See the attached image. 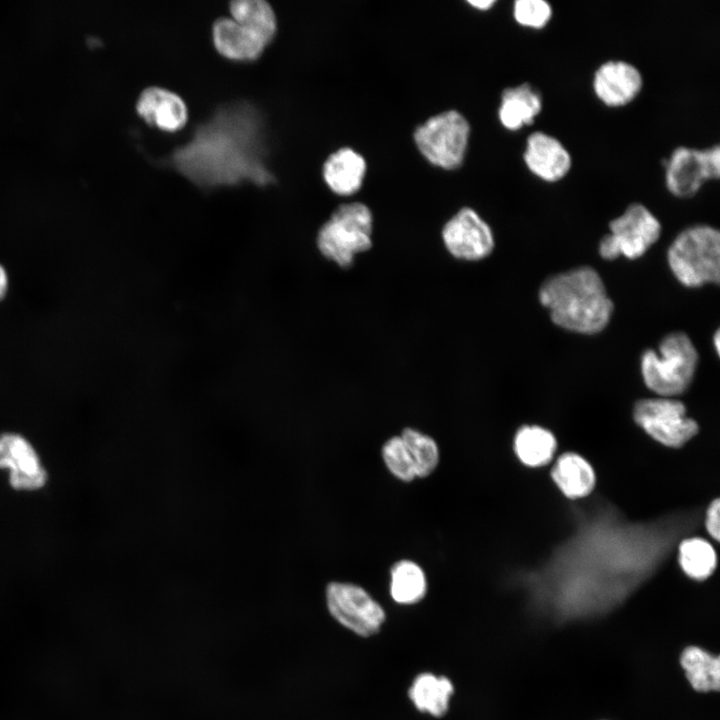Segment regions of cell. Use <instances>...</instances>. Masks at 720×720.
I'll return each instance as SVG.
<instances>
[{"label":"cell","mask_w":720,"mask_h":720,"mask_svg":"<svg viewBox=\"0 0 720 720\" xmlns=\"http://www.w3.org/2000/svg\"><path fill=\"white\" fill-rule=\"evenodd\" d=\"M600 512L585 519L538 574L537 598L558 619L614 608L654 571L675 539L663 524L633 525Z\"/></svg>","instance_id":"cell-1"},{"label":"cell","mask_w":720,"mask_h":720,"mask_svg":"<svg viewBox=\"0 0 720 720\" xmlns=\"http://www.w3.org/2000/svg\"><path fill=\"white\" fill-rule=\"evenodd\" d=\"M540 303L557 326L579 334H596L609 323L613 302L602 278L589 266L573 268L546 279Z\"/></svg>","instance_id":"cell-2"},{"label":"cell","mask_w":720,"mask_h":720,"mask_svg":"<svg viewBox=\"0 0 720 720\" xmlns=\"http://www.w3.org/2000/svg\"><path fill=\"white\" fill-rule=\"evenodd\" d=\"M373 224V213L365 203H342L319 228L317 249L338 267L349 268L356 256L372 248Z\"/></svg>","instance_id":"cell-3"},{"label":"cell","mask_w":720,"mask_h":720,"mask_svg":"<svg viewBox=\"0 0 720 720\" xmlns=\"http://www.w3.org/2000/svg\"><path fill=\"white\" fill-rule=\"evenodd\" d=\"M675 278L696 288L720 280V232L708 224H694L680 231L667 252Z\"/></svg>","instance_id":"cell-4"},{"label":"cell","mask_w":720,"mask_h":720,"mask_svg":"<svg viewBox=\"0 0 720 720\" xmlns=\"http://www.w3.org/2000/svg\"><path fill=\"white\" fill-rule=\"evenodd\" d=\"M698 363L697 350L683 332L666 335L658 350H646L641 356V374L647 388L660 397L682 394L691 384Z\"/></svg>","instance_id":"cell-5"},{"label":"cell","mask_w":720,"mask_h":720,"mask_svg":"<svg viewBox=\"0 0 720 720\" xmlns=\"http://www.w3.org/2000/svg\"><path fill=\"white\" fill-rule=\"evenodd\" d=\"M470 124L457 110H446L418 125L413 139L418 151L432 165L454 170L465 158Z\"/></svg>","instance_id":"cell-6"},{"label":"cell","mask_w":720,"mask_h":720,"mask_svg":"<svg viewBox=\"0 0 720 720\" xmlns=\"http://www.w3.org/2000/svg\"><path fill=\"white\" fill-rule=\"evenodd\" d=\"M608 227L610 232L599 243V254L605 260L640 258L658 241L662 231L659 219L640 202L630 203Z\"/></svg>","instance_id":"cell-7"},{"label":"cell","mask_w":720,"mask_h":720,"mask_svg":"<svg viewBox=\"0 0 720 720\" xmlns=\"http://www.w3.org/2000/svg\"><path fill=\"white\" fill-rule=\"evenodd\" d=\"M720 177V147L676 146L664 161V186L678 199L696 196L703 186Z\"/></svg>","instance_id":"cell-8"},{"label":"cell","mask_w":720,"mask_h":720,"mask_svg":"<svg viewBox=\"0 0 720 720\" xmlns=\"http://www.w3.org/2000/svg\"><path fill=\"white\" fill-rule=\"evenodd\" d=\"M633 418L650 437L671 448L683 446L698 432L685 405L674 398L641 399L634 405Z\"/></svg>","instance_id":"cell-9"},{"label":"cell","mask_w":720,"mask_h":720,"mask_svg":"<svg viewBox=\"0 0 720 720\" xmlns=\"http://www.w3.org/2000/svg\"><path fill=\"white\" fill-rule=\"evenodd\" d=\"M326 602L330 614L341 625L362 637L376 634L385 620L380 604L355 584L330 583L326 589Z\"/></svg>","instance_id":"cell-10"},{"label":"cell","mask_w":720,"mask_h":720,"mask_svg":"<svg viewBox=\"0 0 720 720\" xmlns=\"http://www.w3.org/2000/svg\"><path fill=\"white\" fill-rule=\"evenodd\" d=\"M441 239L450 256L464 262H478L495 248L491 226L471 207H462L442 227Z\"/></svg>","instance_id":"cell-11"},{"label":"cell","mask_w":720,"mask_h":720,"mask_svg":"<svg viewBox=\"0 0 720 720\" xmlns=\"http://www.w3.org/2000/svg\"><path fill=\"white\" fill-rule=\"evenodd\" d=\"M642 71L625 59H607L593 71L591 89L594 97L609 109H620L634 103L644 89Z\"/></svg>","instance_id":"cell-12"},{"label":"cell","mask_w":720,"mask_h":720,"mask_svg":"<svg viewBox=\"0 0 720 720\" xmlns=\"http://www.w3.org/2000/svg\"><path fill=\"white\" fill-rule=\"evenodd\" d=\"M522 161L531 175L547 184L563 181L573 167V156L568 147L561 139L543 130L528 134Z\"/></svg>","instance_id":"cell-13"},{"label":"cell","mask_w":720,"mask_h":720,"mask_svg":"<svg viewBox=\"0 0 720 720\" xmlns=\"http://www.w3.org/2000/svg\"><path fill=\"white\" fill-rule=\"evenodd\" d=\"M0 469L8 470L9 483L16 490L40 489L48 479L33 445L14 432L0 435Z\"/></svg>","instance_id":"cell-14"},{"label":"cell","mask_w":720,"mask_h":720,"mask_svg":"<svg viewBox=\"0 0 720 720\" xmlns=\"http://www.w3.org/2000/svg\"><path fill=\"white\" fill-rule=\"evenodd\" d=\"M543 109L541 91L531 83L523 82L502 90L497 116L503 128L516 132L532 126Z\"/></svg>","instance_id":"cell-15"},{"label":"cell","mask_w":720,"mask_h":720,"mask_svg":"<svg viewBox=\"0 0 720 720\" xmlns=\"http://www.w3.org/2000/svg\"><path fill=\"white\" fill-rule=\"evenodd\" d=\"M138 114L151 126L174 132L184 127L188 111L183 99L161 87L144 89L136 103Z\"/></svg>","instance_id":"cell-16"},{"label":"cell","mask_w":720,"mask_h":720,"mask_svg":"<svg viewBox=\"0 0 720 720\" xmlns=\"http://www.w3.org/2000/svg\"><path fill=\"white\" fill-rule=\"evenodd\" d=\"M367 171L365 158L350 147H342L331 153L322 167V175L329 189L339 196L357 193Z\"/></svg>","instance_id":"cell-17"},{"label":"cell","mask_w":720,"mask_h":720,"mask_svg":"<svg viewBox=\"0 0 720 720\" xmlns=\"http://www.w3.org/2000/svg\"><path fill=\"white\" fill-rule=\"evenodd\" d=\"M212 38L221 55L237 61L256 59L267 45L250 29L228 17H221L214 22Z\"/></svg>","instance_id":"cell-18"},{"label":"cell","mask_w":720,"mask_h":720,"mask_svg":"<svg viewBox=\"0 0 720 720\" xmlns=\"http://www.w3.org/2000/svg\"><path fill=\"white\" fill-rule=\"evenodd\" d=\"M551 476L562 493L571 499L589 495L595 486V473L591 464L582 456L567 452L555 462Z\"/></svg>","instance_id":"cell-19"},{"label":"cell","mask_w":720,"mask_h":720,"mask_svg":"<svg viewBox=\"0 0 720 720\" xmlns=\"http://www.w3.org/2000/svg\"><path fill=\"white\" fill-rule=\"evenodd\" d=\"M453 692V684L447 677L425 672L414 679L408 695L420 712L442 717L448 711Z\"/></svg>","instance_id":"cell-20"},{"label":"cell","mask_w":720,"mask_h":720,"mask_svg":"<svg viewBox=\"0 0 720 720\" xmlns=\"http://www.w3.org/2000/svg\"><path fill=\"white\" fill-rule=\"evenodd\" d=\"M557 449L556 438L549 430L537 425L522 426L514 438V450L519 460L529 467L547 465Z\"/></svg>","instance_id":"cell-21"},{"label":"cell","mask_w":720,"mask_h":720,"mask_svg":"<svg viewBox=\"0 0 720 720\" xmlns=\"http://www.w3.org/2000/svg\"><path fill=\"white\" fill-rule=\"evenodd\" d=\"M231 18L258 35L266 44L274 37L277 21L272 7L264 0L230 2Z\"/></svg>","instance_id":"cell-22"},{"label":"cell","mask_w":720,"mask_h":720,"mask_svg":"<svg viewBox=\"0 0 720 720\" xmlns=\"http://www.w3.org/2000/svg\"><path fill=\"white\" fill-rule=\"evenodd\" d=\"M681 665L694 689L701 692L719 689L720 662L699 647L691 646L681 654Z\"/></svg>","instance_id":"cell-23"},{"label":"cell","mask_w":720,"mask_h":720,"mask_svg":"<svg viewBox=\"0 0 720 720\" xmlns=\"http://www.w3.org/2000/svg\"><path fill=\"white\" fill-rule=\"evenodd\" d=\"M426 578L423 570L410 560L397 562L391 569L390 594L399 604H415L426 593Z\"/></svg>","instance_id":"cell-24"},{"label":"cell","mask_w":720,"mask_h":720,"mask_svg":"<svg viewBox=\"0 0 720 720\" xmlns=\"http://www.w3.org/2000/svg\"><path fill=\"white\" fill-rule=\"evenodd\" d=\"M678 553L682 570L695 580L708 578L716 568L715 550L705 539L691 537L682 540Z\"/></svg>","instance_id":"cell-25"},{"label":"cell","mask_w":720,"mask_h":720,"mask_svg":"<svg viewBox=\"0 0 720 720\" xmlns=\"http://www.w3.org/2000/svg\"><path fill=\"white\" fill-rule=\"evenodd\" d=\"M414 463L416 476L430 475L439 462L436 442L426 434L412 428H405L400 436Z\"/></svg>","instance_id":"cell-26"},{"label":"cell","mask_w":720,"mask_h":720,"mask_svg":"<svg viewBox=\"0 0 720 720\" xmlns=\"http://www.w3.org/2000/svg\"><path fill=\"white\" fill-rule=\"evenodd\" d=\"M514 21L522 28L541 31L553 20V5L546 0H516L512 6Z\"/></svg>","instance_id":"cell-27"},{"label":"cell","mask_w":720,"mask_h":720,"mask_svg":"<svg viewBox=\"0 0 720 720\" xmlns=\"http://www.w3.org/2000/svg\"><path fill=\"white\" fill-rule=\"evenodd\" d=\"M382 456L389 471L398 479L411 481L416 476L414 463L400 436L387 440L382 448Z\"/></svg>","instance_id":"cell-28"},{"label":"cell","mask_w":720,"mask_h":720,"mask_svg":"<svg viewBox=\"0 0 720 720\" xmlns=\"http://www.w3.org/2000/svg\"><path fill=\"white\" fill-rule=\"evenodd\" d=\"M720 502L719 499H714L708 506L705 515V528L708 534L715 539L719 540L720 537Z\"/></svg>","instance_id":"cell-29"},{"label":"cell","mask_w":720,"mask_h":720,"mask_svg":"<svg viewBox=\"0 0 720 720\" xmlns=\"http://www.w3.org/2000/svg\"><path fill=\"white\" fill-rule=\"evenodd\" d=\"M10 289V276L6 267L0 262V303L7 297Z\"/></svg>","instance_id":"cell-30"},{"label":"cell","mask_w":720,"mask_h":720,"mask_svg":"<svg viewBox=\"0 0 720 720\" xmlns=\"http://www.w3.org/2000/svg\"><path fill=\"white\" fill-rule=\"evenodd\" d=\"M469 5H471L473 8L486 11L491 9L495 4V0H469L467 1Z\"/></svg>","instance_id":"cell-31"},{"label":"cell","mask_w":720,"mask_h":720,"mask_svg":"<svg viewBox=\"0 0 720 720\" xmlns=\"http://www.w3.org/2000/svg\"><path fill=\"white\" fill-rule=\"evenodd\" d=\"M713 342H714L716 353L719 354V352H720V333L718 330L714 334Z\"/></svg>","instance_id":"cell-32"}]
</instances>
